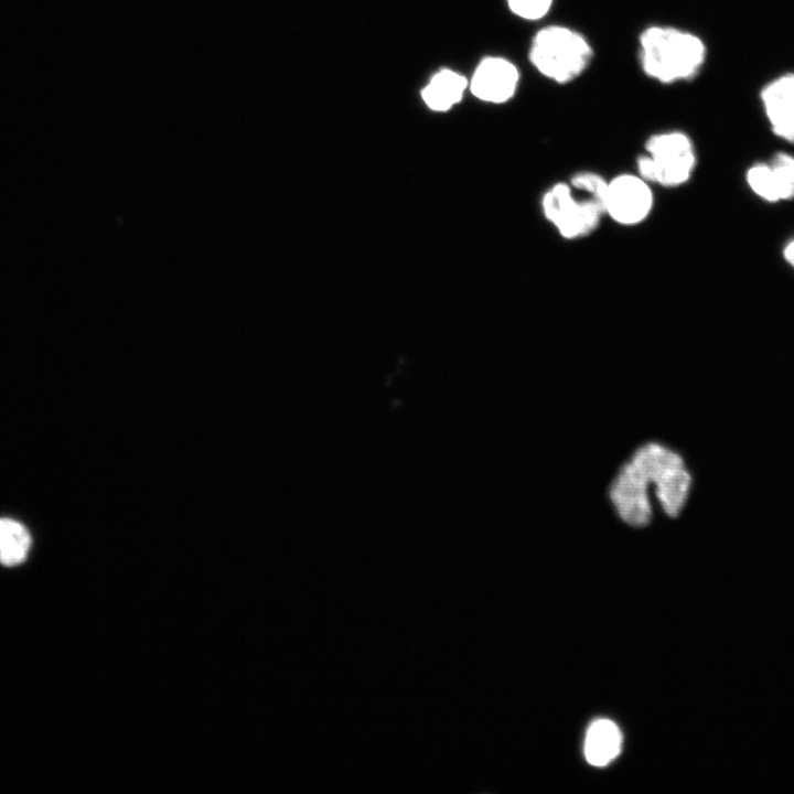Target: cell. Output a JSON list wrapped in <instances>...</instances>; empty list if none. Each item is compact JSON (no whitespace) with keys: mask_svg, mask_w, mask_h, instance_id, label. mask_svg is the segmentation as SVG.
I'll return each instance as SVG.
<instances>
[{"mask_svg":"<svg viewBox=\"0 0 794 794\" xmlns=\"http://www.w3.org/2000/svg\"><path fill=\"white\" fill-rule=\"evenodd\" d=\"M760 99L772 132L794 143V73L769 82L762 88Z\"/></svg>","mask_w":794,"mask_h":794,"instance_id":"10","label":"cell"},{"mask_svg":"<svg viewBox=\"0 0 794 794\" xmlns=\"http://www.w3.org/2000/svg\"><path fill=\"white\" fill-rule=\"evenodd\" d=\"M32 544L28 528L17 519L0 517V564L12 567L22 564Z\"/></svg>","mask_w":794,"mask_h":794,"instance_id":"13","label":"cell"},{"mask_svg":"<svg viewBox=\"0 0 794 794\" xmlns=\"http://www.w3.org/2000/svg\"><path fill=\"white\" fill-rule=\"evenodd\" d=\"M782 255L784 260L794 268V236L784 245Z\"/></svg>","mask_w":794,"mask_h":794,"instance_id":"16","label":"cell"},{"mask_svg":"<svg viewBox=\"0 0 794 794\" xmlns=\"http://www.w3.org/2000/svg\"><path fill=\"white\" fill-rule=\"evenodd\" d=\"M644 73L663 84L690 79L705 63L707 50L697 35L672 26H650L640 35Z\"/></svg>","mask_w":794,"mask_h":794,"instance_id":"1","label":"cell"},{"mask_svg":"<svg viewBox=\"0 0 794 794\" xmlns=\"http://www.w3.org/2000/svg\"><path fill=\"white\" fill-rule=\"evenodd\" d=\"M653 206L650 183L639 174L624 173L609 181L605 213L618 224L637 225L648 217Z\"/></svg>","mask_w":794,"mask_h":794,"instance_id":"7","label":"cell"},{"mask_svg":"<svg viewBox=\"0 0 794 794\" xmlns=\"http://www.w3.org/2000/svg\"><path fill=\"white\" fill-rule=\"evenodd\" d=\"M576 191L588 195L594 200L605 213V200L608 193L609 181L600 174L583 171L575 174L569 183Z\"/></svg>","mask_w":794,"mask_h":794,"instance_id":"14","label":"cell"},{"mask_svg":"<svg viewBox=\"0 0 794 794\" xmlns=\"http://www.w3.org/2000/svg\"><path fill=\"white\" fill-rule=\"evenodd\" d=\"M750 190L768 203L794 198V155L775 153L769 162H757L745 172Z\"/></svg>","mask_w":794,"mask_h":794,"instance_id":"8","label":"cell"},{"mask_svg":"<svg viewBox=\"0 0 794 794\" xmlns=\"http://www.w3.org/2000/svg\"><path fill=\"white\" fill-rule=\"evenodd\" d=\"M632 458L640 464L655 493L663 511L669 517L682 512L691 482L683 458L657 442H648L634 451Z\"/></svg>","mask_w":794,"mask_h":794,"instance_id":"4","label":"cell"},{"mask_svg":"<svg viewBox=\"0 0 794 794\" xmlns=\"http://www.w3.org/2000/svg\"><path fill=\"white\" fill-rule=\"evenodd\" d=\"M648 482L645 472L631 457L610 485L609 497L619 517L633 527H644L652 521Z\"/></svg>","mask_w":794,"mask_h":794,"instance_id":"6","label":"cell"},{"mask_svg":"<svg viewBox=\"0 0 794 794\" xmlns=\"http://www.w3.org/2000/svg\"><path fill=\"white\" fill-rule=\"evenodd\" d=\"M466 86L464 76L451 69H442L430 79L421 96L429 108L444 111L461 100Z\"/></svg>","mask_w":794,"mask_h":794,"instance_id":"12","label":"cell"},{"mask_svg":"<svg viewBox=\"0 0 794 794\" xmlns=\"http://www.w3.org/2000/svg\"><path fill=\"white\" fill-rule=\"evenodd\" d=\"M591 56L592 49L583 35L561 25L539 30L529 50V60L536 69L559 84L581 75Z\"/></svg>","mask_w":794,"mask_h":794,"instance_id":"2","label":"cell"},{"mask_svg":"<svg viewBox=\"0 0 794 794\" xmlns=\"http://www.w3.org/2000/svg\"><path fill=\"white\" fill-rule=\"evenodd\" d=\"M511 11L526 20H538L547 14L552 0H507Z\"/></svg>","mask_w":794,"mask_h":794,"instance_id":"15","label":"cell"},{"mask_svg":"<svg viewBox=\"0 0 794 794\" xmlns=\"http://www.w3.org/2000/svg\"><path fill=\"white\" fill-rule=\"evenodd\" d=\"M546 219L566 239H576L591 234L599 225L603 208L584 194L576 195L569 183L559 182L549 187L541 200Z\"/></svg>","mask_w":794,"mask_h":794,"instance_id":"5","label":"cell"},{"mask_svg":"<svg viewBox=\"0 0 794 794\" xmlns=\"http://www.w3.org/2000/svg\"><path fill=\"white\" fill-rule=\"evenodd\" d=\"M646 153L637 159L641 178L663 186H679L688 182L697 163L690 138L679 131L651 136L645 143Z\"/></svg>","mask_w":794,"mask_h":794,"instance_id":"3","label":"cell"},{"mask_svg":"<svg viewBox=\"0 0 794 794\" xmlns=\"http://www.w3.org/2000/svg\"><path fill=\"white\" fill-rule=\"evenodd\" d=\"M622 743V732L616 723L605 718L597 719L586 733L583 747L586 760L593 766H605L620 754Z\"/></svg>","mask_w":794,"mask_h":794,"instance_id":"11","label":"cell"},{"mask_svg":"<svg viewBox=\"0 0 794 794\" xmlns=\"http://www.w3.org/2000/svg\"><path fill=\"white\" fill-rule=\"evenodd\" d=\"M519 81L516 66L503 57L484 58L471 78L470 89L481 100L501 104L515 93Z\"/></svg>","mask_w":794,"mask_h":794,"instance_id":"9","label":"cell"}]
</instances>
